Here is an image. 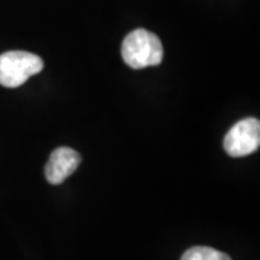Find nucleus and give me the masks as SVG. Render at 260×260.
<instances>
[{
	"label": "nucleus",
	"instance_id": "20e7f679",
	"mask_svg": "<svg viewBox=\"0 0 260 260\" xmlns=\"http://www.w3.org/2000/svg\"><path fill=\"white\" fill-rule=\"evenodd\" d=\"M81 164V155L71 148L55 149L45 165V177L52 185L62 184L67 178L73 175L75 169Z\"/></svg>",
	"mask_w": 260,
	"mask_h": 260
},
{
	"label": "nucleus",
	"instance_id": "f257e3e1",
	"mask_svg": "<svg viewBox=\"0 0 260 260\" xmlns=\"http://www.w3.org/2000/svg\"><path fill=\"white\" fill-rule=\"evenodd\" d=\"M121 56L130 68L142 70L162 62L164 47L155 34L146 29H135L123 41Z\"/></svg>",
	"mask_w": 260,
	"mask_h": 260
},
{
	"label": "nucleus",
	"instance_id": "7ed1b4c3",
	"mask_svg": "<svg viewBox=\"0 0 260 260\" xmlns=\"http://www.w3.org/2000/svg\"><path fill=\"white\" fill-rule=\"evenodd\" d=\"M260 145V121L247 117L237 121L224 138V150L233 158L254 153Z\"/></svg>",
	"mask_w": 260,
	"mask_h": 260
},
{
	"label": "nucleus",
	"instance_id": "f03ea898",
	"mask_svg": "<svg viewBox=\"0 0 260 260\" xmlns=\"http://www.w3.org/2000/svg\"><path fill=\"white\" fill-rule=\"evenodd\" d=\"M44 70V61L32 52L9 51L0 55V85L16 88Z\"/></svg>",
	"mask_w": 260,
	"mask_h": 260
},
{
	"label": "nucleus",
	"instance_id": "39448f33",
	"mask_svg": "<svg viewBox=\"0 0 260 260\" xmlns=\"http://www.w3.org/2000/svg\"><path fill=\"white\" fill-rule=\"evenodd\" d=\"M181 260H232L229 254L218 251L213 247L205 246H195L191 247L182 254Z\"/></svg>",
	"mask_w": 260,
	"mask_h": 260
}]
</instances>
